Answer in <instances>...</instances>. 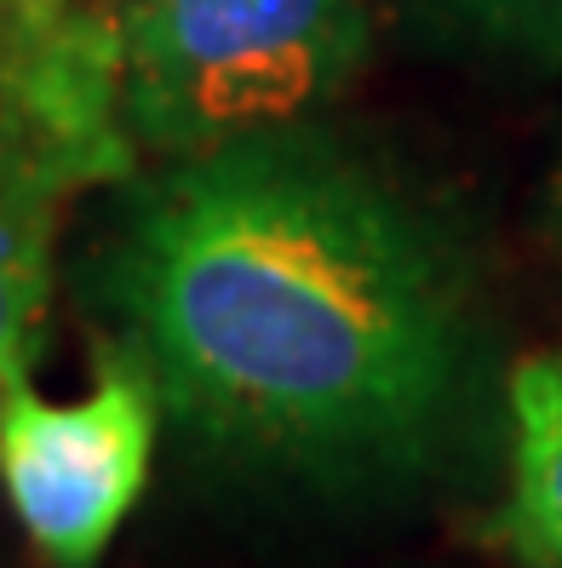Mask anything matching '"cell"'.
<instances>
[{"instance_id": "6da1fadb", "label": "cell", "mask_w": 562, "mask_h": 568, "mask_svg": "<svg viewBox=\"0 0 562 568\" xmlns=\"http://www.w3.org/2000/svg\"><path fill=\"white\" fill-rule=\"evenodd\" d=\"M110 287L161 403L242 459L390 471L453 390L448 242L299 121L178 155L132 207Z\"/></svg>"}, {"instance_id": "7a4b0ae2", "label": "cell", "mask_w": 562, "mask_h": 568, "mask_svg": "<svg viewBox=\"0 0 562 568\" xmlns=\"http://www.w3.org/2000/svg\"><path fill=\"white\" fill-rule=\"evenodd\" d=\"M126 126L155 150H207L293 126L368 47V0H110Z\"/></svg>"}, {"instance_id": "3957f363", "label": "cell", "mask_w": 562, "mask_h": 568, "mask_svg": "<svg viewBox=\"0 0 562 568\" xmlns=\"http://www.w3.org/2000/svg\"><path fill=\"white\" fill-rule=\"evenodd\" d=\"M161 385L139 345L98 356L81 403H47L35 385L0 390V483L29 546L52 568H98L150 483Z\"/></svg>"}, {"instance_id": "277c9868", "label": "cell", "mask_w": 562, "mask_h": 568, "mask_svg": "<svg viewBox=\"0 0 562 568\" xmlns=\"http://www.w3.org/2000/svg\"><path fill=\"white\" fill-rule=\"evenodd\" d=\"M98 179L110 173L0 75V390L29 385L63 195Z\"/></svg>"}, {"instance_id": "5b68a950", "label": "cell", "mask_w": 562, "mask_h": 568, "mask_svg": "<svg viewBox=\"0 0 562 568\" xmlns=\"http://www.w3.org/2000/svg\"><path fill=\"white\" fill-rule=\"evenodd\" d=\"M511 494L500 540L528 568H562V351L511 367Z\"/></svg>"}, {"instance_id": "8992f818", "label": "cell", "mask_w": 562, "mask_h": 568, "mask_svg": "<svg viewBox=\"0 0 562 568\" xmlns=\"http://www.w3.org/2000/svg\"><path fill=\"white\" fill-rule=\"evenodd\" d=\"M448 7L493 47L562 58V0H448Z\"/></svg>"}, {"instance_id": "52a82bcc", "label": "cell", "mask_w": 562, "mask_h": 568, "mask_svg": "<svg viewBox=\"0 0 562 568\" xmlns=\"http://www.w3.org/2000/svg\"><path fill=\"white\" fill-rule=\"evenodd\" d=\"M551 213L562 219V173H556V184H551Z\"/></svg>"}, {"instance_id": "ba28073f", "label": "cell", "mask_w": 562, "mask_h": 568, "mask_svg": "<svg viewBox=\"0 0 562 568\" xmlns=\"http://www.w3.org/2000/svg\"><path fill=\"white\" fill-rule=\"evenodd\" d=\"M0 7H7V0H0Z\"/></svg>"}]
</instances>
